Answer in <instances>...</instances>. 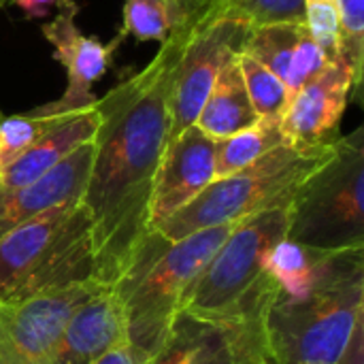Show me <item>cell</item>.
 <instances>
[{
    "instance_id": "obj_1",
    "label": "cell",
    "mask_w": 364,
    "mask_h": 364,
    "mask_svg": "<svg viewBox=\"0 0 364 364\" xmlns=\"http://www.w3.org/2000/svg\"><path fill=\"white\" fill-rule=\"evenodd\" d=\"M194 21L175 28L147 66L96 100L100 122L81 203L92 222L98 282L107 286L149 232L154 181L168 141L173 75Z\"/></svg>"
},
{
    "instance_id": "obj_2",
    "label": "cell",
    "mask_w": 364,
    "mask_h": 364,
    "mask_svg": "<svg viewBox=\"0 0 364 364\" xmlns=\"http://www.w3.org/2000/svg\"><path fill=\"white\" fill-rule=\"evenodd\" d=\"M364 247L335 252L299 294H273L262 339L273 364H363Z\"/></svg>"
},
{
    "instance_id": "obj_3",
    "label": "cell",
    "mask_w": 364,
    "mask_h": 364,
    "mask_svg": "<svg viewBox=\"0 0 364 364\" xmlns=\"http://www.w3.org/2000/svg\"><path fill=\"white\" fill-rule=\"evenodd\" d=\"M230 230L232 224L213 226L175 243L149 230L132 252L111 288L124 309L128 343L143 364L164 346L186 292Z\"/></svg>"
},
{
    "instance_id": "obj_4",
    "label": "cell",
    "mask_w": 364,
    "mask_h": 364,
    "mask_svg": "<svg viewBox=\"0 0 364 364\" xmlns=\"http://www.w3.org/2000/svg\"><path fill=\"white\" fill-rule=\"evenodd\" d=\"M98 282L92 222L83 203L49 209L0 237V305Z\"/></svg>"
},
{
    "instance_id": "obj_5",
    "label": "cell",
    "mask_w": 364,
    "mask_h": 364,
    "mask_svg": "<svg viewBox=\"0 0 364 364\" xmlns=\"http://www.w3.org/2000/svg\"><path fill=\"white\" fill-rule=\"evenodd\" d=\"M288 207L232 224V230L192 282L181 311L209 322H237L262 311L273 294L267 273L271 250L286 239Z\"/></svg>"
},
{
    "instance_id": "obj_6",
    "label": "cell",
    "mask_w": 364,
    "mask_h": 364,
    "mask_svg": "<svg viewBox=\"0 0 364 364\" xmlns=\"http://www.w3.org/2000/svg\"><path fill=\"white\" fill-rule=\"evenodd\" d=\"M337 141L311 151L279 145L243 171L213 179L190 205L162 222L156 232L175 243L205 228L237 224L245 218L288 207L303 181L333 156Z\"/></svg>"
},
{
    "instance_id": "obj_7",
    "label": "cell",
    "mask_w": 364,
    "mask_h": 364,
    "mask_svg": "<svg viewBox=\"0 0 364 364\" xmlns=\"http://www.w3.org/2000/svg\"><path fill=\"white\" fill-rule=\"evenodd\" d=\"M286 239L324 252L364 247V130L339 136L333 156L288 205Z\"/></svg>"
},
{
    "instance_id": "obj_8",
    "label": "cell",
    "mask_w": 364,
    "mask_h": 364,
    "mask_svg": "<svg viewBox=\"0 0 364 364\" xmlns=\"http://www.w3.org/2000/svg\"><path fill=\"white\" fill-rule=\"evenodd\" d=\"M250 30L245 21L215 13L211 6L194 21L173 75L166 147L196 124L220 70L243 49Z\"/></svg>"
},
{
    "instance_id": "obj_9",
    "label": "cell",
    "mask_w": 364,
    "mask_h": 364,
    "mask_svg": "<svg viewBox=\"0 0 364 364\" xmlns=\"http://www.w3.org/2000/svg\"><path fill=\"white\" fill-rule=\"evenodd\" d=\"M105 286L90 279L0 305V364H51L70 314Z\"/></svg>"
},
{
    "instance_id": "obj_10",
    "label": "cell",
    "mask_w": 364,
    "mask_h": 364,
    "mask_svg": "<svg viewBox=\"0 0 364 364\" xmlns=\"http://www.w3.org/2000/svg\"><path fill=\"white\" fill-rule=\"evenodd\" d=\"M360 96V85L343 55L331 60L324 70L303 85L282 115L286 145L311 151L333 145L341 134V117L350 100Z\"/></svg>"
},
{
    "instance_id": "obj_11",
    "label": "cell",
    "mask_w": 364,
    "mask_h": 364,
    "mask_svg": "<svg viewBox=\"0 0 364 364\" xmlns=\"http://www.w3.org/2000/svg\"><path fill=\"white\" fill-rule=\"evenodd\" d=\"M75 17L77 11H62L41 26L43 36L53 47V58L66 70V90L60 98L28 111L34 117H62L96 107L98 98L92 85L109 70L111 53L119 38L105 45L96 36L83 34Z\"/></svg>"
},
{
    "instance_id": "obj_12",
    "label": "cell",
    "mask_w": 364,
    "mask_h": 364,
    "mask_svg": "<svg viewBox=\"0 0 364 364\" xmlns=\"http://www.w3.org/2000/svg\"><path fill=\"white\" fill-rule=\"evenodd\" d=\"M213 168L215 141L190 126L162 156L149 203V230L190 205L215 179Z\"/></svg>"
},
{
    "instance_id": "obj_13",
    "label": "cell",
    "mask_w": 364,
    "mask_h": 364,
    "mask_svg": "<svg viewBox=\"0 0 364 364\" xmlns=\"http://www.w3.org/2000/svg\"><path fill=\"white\" fill-rule=\"evenodd\" d=\"M92 158L94 143L90 141L36 181L0 194V237L49 209L81 203L92 168Z\"/></svg>"
},
{
    "instance_id": "obj_14",
    "label": "cell",
    "mask_w": 364,
    "mask_h": 364,
    "mask_svg": "<svg viewBox=\"0 0 364 364\" xmlns=\"http://www.w3.org/2000/svg\"><path fill=\"white\" fill-rule=\"evenodd\" d=\"M122 341H128L124 309L113 288L105 286L70 314L51 364H92Z\"/></svg>"
},
{
    "instance_id": "obj_15",
    "label": "cell",
    "mask_w": 364,
    "mask_h": 364,
    "mask_svg": "<svg viewBox=\"0 0 364 364\" xmlns=\"http://www.w3.org/2000/svg\"><path fill=\"white\" fill-rule=\"evenodd\" d=\"M98 122L100 117L96 107L60 117L38 141H34L23 154L0 168V194L36 181L64 158H68L75 149L94 141Z\"/></svg>"
},
{
    "instance_id": "obj_16",
    "label": "cell",
    "mask_w": 364,
    "mask_h": 364,
    "mask_svg": "<svg viewBox=\"0 0 364 364\" xmlns=\"http://www.w3.org/2000/svg\"><path fill=\"white\" fill-rule=\"evenodd\" d=\"M241 337L235 322H209L179 314L164 346L147 364H239Z\"/></svg>"
},
{
    "instance_id": "obj_17",
    "label": "cell",
    "mask_w": 364,
    "mask_h": 364,
    "mask_svg": "<svg viewBox=\"0 0 364 364\" xmlns=\"http://www.w3.org/2000/svg\"><path fill=\"white\" fill-rule=\"evenodd\" d=\"M237 55L230 58L220 70L211 87V94L205 100L200 115L194 124L203 134H207L213 141L232 136L260 119L247 96Z\"/></svg>"
},
{
    "instance_id": "obj_18",
    "label": "cell",
    "mask_w": 364,
    "mask_h": 364,
    "mask_svg": "<svg viewBox=\"0 0 364 364\" xmlns=\"http://www.w3.org/2000/svg\"><path fill=\"white\" fill-rule=\"evenodd\" d=\"M286 145L282 119H258L254 126L215 141V168L213 177L224 179L245 166L258 162L269 151Z\"/></svg>"
},
{
    "instance_id": "obj_19",
    "label": "cell",
    "mask_w": 364,
    "mask_h": 364,
    "mask_svg": "<svg viewBox=\"0 0 364 364\" xmlns=\"http://www.w3.org/2000/svg\"><path fill=\"white\" fill-rule=\"evenodd\" d=\"M305 30V23H275L252 28L241 51L267 66L282 81H286L292 55Z\"/></svg>"
},
{
    "instance_id": "obj_20",
    "label": "cell",
    "mask_w": 364,
    "mask_h": 364,
    "mask_svg": "<svg viewBox=\"0 0 364 364\" xmlns=\"http://www.w3.org/2000/svg\"><path fill=\"white\" fill-rule=\"evenodd\" d=\"M237 60H239L243 83H245V90H247V96L252 100L256 115L260 119H282L290 102L284 81L275 73H271L267 66L245 55L243 51L237 55Z\"/></svg>"
},
{
    "instance_id": "obj_21",
    "label": "cell",
    "mask_w": 364,
    "mask_h": 364,
    "mask_svg": "<svg viewBox=\"0 0 364 364\" xmlns=\"http://www.w3.org/2000/svg\"><path fill=\"white\" fill-rule=\"evenodd\" d=\"M215 13L245 21L250 28L275 23H305L303 0H213Z\"/></svg>"
},
{
    "instance_id": "obj_22",
    "label": "cell",
    "mask_w": 364,
    "mask_h": 364,
    "mask_svg": "<svg viewBox=\"0 0 364 364\" xmlns=\"http://www.w3.org/2000/svg\"><path fill=\"white\" fill-rule=\"evenodd\" d=\"M179 19L164 0H126L124 2V23L122 34L134 36L136 41H158L164 43ZM186 26V23H183Z\"/></svg>"
},
{
    "instance_id": "obj_23",
    "label": "cell",
    "mask_w": 364,
    "mask_h": 364,
    "mask_svg": "<svg viewBox=\"0 0 364 364\" xmlns=\"http://www.w3.org/2000/svg\"><path fill=\"white\" fill-rule=\"evenodd\" d=\"M64 117V115H62ZM60 117H34L30 113L0 117V168L38 141Z\"/></svg>"
},
{
    "instance_id": "obj_24",
    "label": "cell",
    "mask_w": 364,
    "mask_h": 364,
    "mask_svg": "<svg viewBox=\"0 0 364 364\" xmlns=\"http://www.w3.org/2000/svg\"><path fill=\"white\" fill-rule=\"evenodd\" d=\"M305 26L328 60L341 55V21L337 0H303Z\"/></svg>"
},
{
    "instance_id": "obj_25",
    "label": "cell",
    "mask_w": 364,
    "mask_h": 364,
    "mask_svg": "<svg viewBox=\"0 0 364 364\" xmlns=\"http://www.w3.org/2000/svg\"><path fill=\"white\" fill-rule=\"evenodd\" d=\"M341 21V55L363 87L364 66V0H337Z\"/></svg>"
},
{
    "instance_id": "obj_26",
    "label": "cell",
    "mask_w": 364,
    "mask_h": 364,
    "mask_svg": "<svg viewBox=\"0 0 364 364\" xmlns=\"http://www.w3.org/2000/svg\"><path fill=\"white\" fill-rule=\"evenodd\" d=\"M328 62H331L328 55L314 41V36L309 34V30H305L303 36H301V41H299V45H296V51L292 55L288 77L284 81V85L288 90V96L292 98L303 85H307L314 77H318Z\"/></svg>"
},
{
    "instance_id": "obj_27",
    "label": "cell",
    "mask_w": 364,
    "mask_h": 364,
    "mask_svg": "<svg viewBox=\"0 0 364 364\" xmlns=\"http://www.w3.org/2000/svg\"><path fill=\"white\" fill-rule=\"evenodd\" d=\"M235 324L239 326V337H241L239 364H273L262 339V314L239 320Z\"/></svg>"
},
{
    "instance_id": "obj_28",
    "label": "cell",
    "mask_w": 364,
    "mask_h": 364,
    "mask_svg": "<svg viewBox=\"0 0 364 364\" xmlns=\"http://www.w3.org/2000/svg\"><path fill=\"white\" fill-rule=\"evenodd\" d=\"M13 4H17L28 19H41L45 15H49L53 9L55 13L62 11H79L75 0H11Z\"/></svg>"
},
{
    "instance_id": "obj_29",
    "label": "cell",
    "mask_w": 364,
    "mask_h": 364,
    "mask_svg": "<svg viewBox=\"0 0 364 364\" xmlns=\"http://www.w3.org/2000/svg\"><path fill=\"white\" fill-rule=\"evenodd\" d=\"M171 11L175 13V17L179 19V23H190L194 19H198L209 6L213 0H164Z\"/></svg>"
},
{
    "instance_id": "obj_30",
    "label": "cell",
    "mask_w": 364,
    "mask_h": 364,
    "mask_svg": "<svg viewBox=\"0 0 364 364\" xmlns=\"http://www.w3.org/2000/svg\"><path fill=\"white\" fill-rule=\"evenodd\" d=\"M92 364H143L136 354L132 352L130 343L128 341H122L117 346H113L109 352H105L100 358H96Z\"/></svg>"
},
{
    "instance_id": "obj_31",
    "label": "cell",
    "mask_w": 364,
    "mask_h": 364,
    "mask_svg": "<svg viewBox=\"0 0 364 364\" xmlns=\"http://www.w3.org/2000/svg\"><path fill=\"white\" fill-rule=\"evenodd\" d=\"M6 4H11V0H0V9H4Z\"/></svg>"
}]
</instances>
